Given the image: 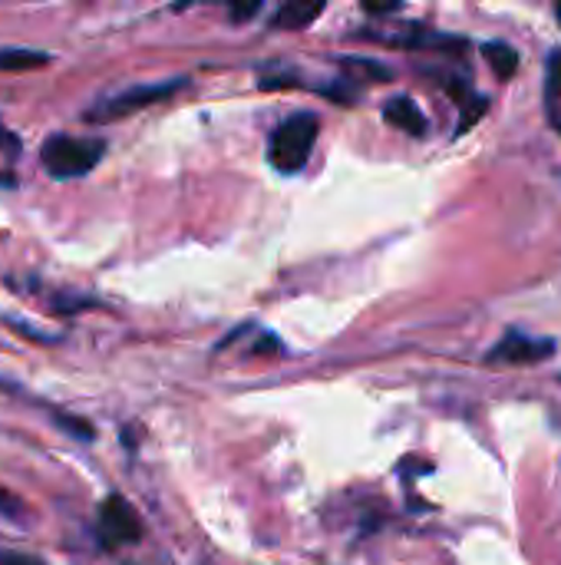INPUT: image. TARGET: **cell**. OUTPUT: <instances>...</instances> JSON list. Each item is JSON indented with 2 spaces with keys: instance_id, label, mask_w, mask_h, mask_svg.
<instances>
[{
  "instance_id": "obj_1",
  "label": "cell",
  "mask_w": 561,
  "mask_h": 565,
  "mask_svg": "<svg viewBox=\"0 0 561 565\" xmlns=\"http://www.w3.org/2000/svg\"><path fill=\"white\" fill-rule=\"evenodd\" d=\"M106 142L96 136H50L40 149V162L50 179H79L99 166Z\"/></svg>"
},
{
  "instance_id": "obj_2",
  "label": "cell",
  "mask_w": 561,
  "mask_h": 565,
  "mask_svg": "<svg viewBox=\"0 0 561 565\" xmlns=\"http://www.w3.org/2000/svg\"><path fill=\"white\" fill-rule=\"evenodd\" d=\"M317 132H321V122L314 113H298L291 119H284L274 132H271V142H268V162L291 175V172H301L314 152V142H317Z\"/></svg>"
},
{
  "instance_id": "obj_3",
  "label": "cell",
  "mask_w": 561,
  "mask_h": 565,
  "mask_svg": "<svg viewBox=\"0 0 561 565\" xmlns=\"http://www.w3.org/2000/svg\"><path fill=\"white\" fill-rule=\"evenodd\" d=\"M182 86H185V79L129 86V89H122V93H116V96L99 99V103L86 113V119H89V122H112V119L132 116V113H139V109H149V106L162 103V99H172Z\"/></svg>"
},
{
  "instance_id": "obj_4",
  "label": "cell",
  "mask_w": 561,
  "mask_h": 565,
  "mask_svg": "<svg viewBox=\"0 0 561 565\" xmlns=\"http://www.w3.org/2000/svg\"><path fill=\"white\" fill-rule=\"evenodd\" d=\"M96 533H99V543H106V546H129V543H136L142 536V526L136 520V510L122 497L112 493L99 507Z\"/></svg>"
},
{
  "instance_id": "obj_5",
  "label": "cell",
  "mask_w": 561,
  "mask_h": 565,
  "mask_svg": "<svg viewBox=\"0 0 561 565\" xmlns=\"http://www.w3.org/2000/svg\"><path fill=\"white\" fill-rule=\"evenodd\" d=\"M552 351H555V344L546 338H532L526 331H509L489 351V364H536V361H546Z\"/></svg>"
},
{
  "instance_id": "obj_6",
  "label": "cell",
  "mask_w": 561,
  "mask_h": 565,
  "mask_svg": "<svg viewBox=\"0 0 561 565\" xmlns=\"http://www.w3.org/2000/svg\"><path fill=\"white\" fill-rule=\"evenodd\" d=\"M443 86H446V93L460 103V126H456V136H463V132H470V129L486 116L489 99H486L483 93H476L473 83H470L466 76H443Z\"/></svg>"
},
{
  "instance_id": "obj_7",
  "label": "cell",
  "mask_w": 561,
  "mask_h": 565,
  "mask_svg": "<svg viewBox=\"0 0 561 565\" xmlns=\"http://www.w3.org/2000/svg\"><path fill=\"white\" fill-rule=\"evenodd\" d=\"M387 46H403V50H446V53H463L466 43L460 36H446V33H433L427 26H413L407 33H393V36H377Z\"/></svg>"
},
{
  "instance_id": "obj_8",
  "label": "cell",
  "mask_w": 561,
  "mask_h": 565,
  "mask_svg": "<svg viewBox=\"0 0 561 565\" xmlns=\"http://www.w3.org/2000/svg\"><path fill=\"white\" fill-rule=\"evenodd\" d=\"M327 0H281L271 23L278 30H308L321 13H324Z\"/></svg>"
},
{
  "instance_id": "obj_9",
  "label": "cell",
  "mask_w": 561,
  "mask_h": 565,
  "mask_svg": "<svg viewBox=\"0 0 561 565\" xmlns=\"http://www.w3.org/2000/svg\"><path fill=\"white\" fill-rule=\"evenodd\" d=\"M384 119L390 126H397L400 132H407V136H417V139L427 136V116H423V109L410 96H393L384 106Z\"/></svg>"
},
{
  "instance_id": "obj_10",
  "label": "cell",
  "mask_w": 561,
  "mask_h": 565,
  "mask_svg": "<svg viewBox=\"0 0 561 565\" xmlns=\"http://www.w3.org/2000/svg\"><path fill=\"white\" fill-rule=\"evenodd\" d=\"M43 66H50V53L43 50H20V46L0 50V73H26V70H43Z\"/></svg>"
},
{
  "instance_id": "obj_11",
  "label": "cell",
  "mask_w": 561,
  "mask_h": 565,
  "mask_svg": "<svg viewBox=\"0 0 561 565\" xmlns=\"http://www.w3.org/2000/svg\"><path fill=\"white\" fill-rule=\"evenodd\" d=\"M483 53H486V63L493 66V73L499 79H513L516 76V70H519V50H513L509 43H486Z\"/></svg>"
},
{
  "instance_id": "obj_12",
  "label": "cell",
  "mask_w": 561,
  "mask_h": 565,
  "mask_svg": "<svg viewBox=\"0 0 561 565\" xmlns=\"http://www.w3.org/2000/svg\"><path fill=\"white\" fill-rule=\"evenodd\" d=\"M341 66H344L347 79H360V83H387L393 76L384 63L360 60V56H347V60H341Z\"/></svg>"
},
{
  "instance_id": "obj_13",
  "label": "cell",
  "mask_w": 561,
  "mask_h": 565,
  "mask_svg": "<svg viewBox=\"0 0 561 565\" xmlns=\"http://www.w3.org/2000/svg\"><path fill=\"white\" fill-rule=\"evenodd\" d=\"M222 3L228 7V17H231L235 23L255 20V17L261 13V7H265V0H222Z\"/></svg>"
},
{
  "instance_id": "obj_14",
  "label": "cell",
  "mask_w": 561,
  "mask_h": 565,
  "mask_svg": "<svg viewBox=\"0 0 561 565\" xmlns=\"http://www.w3.org/2000/svg\"><path fill=\"white\" fill-rule=\"evenodd\" d=\"M546 93H549L552 103L561 96V50H555L549 56V66H546Z\"/></svg>"
},
{
  "instance_id": "obj_15",
  "label": "cell",
  "mask_w": 561,
  "mask_h": 565,
  "mask_svg": "<svg viewBox=\"0 0 561 565\" xmlns=\"http://www.w3.org/2000/svg\"><path fill=\"white\" fill-rule=\"evenodd\" d=\"M56 424L66 427L69 434H76L79 440H93V427L86 420H76V417H66V414H56Z\"/></svg>"
},
{
  "instance_id": "obj_16",
  "label": "cell",
  "mask_w": 561,
  "mask_h": 565,
  "mask_svg": "<svg viewBox=\"0 0 561 565\" xmlns=\"http://www.w3.org/2000/svg\"><path fill=\"white\" fill-rule=\"evenodd\" d=\"M400 3H403V0H360V7H364L367 13H374V17L393 13V10H400Z\"/></svg>"
},
{
  "instance_id": "obj_17",
  "label": "cell",
  "mask_w": 561,
  "mask_h": 565,
  "mask_svg": "<svg viewBox=\"0 0 561 565\" xmlns=\"http://www.w3.org/2000/svg\"><path fill=\"white\" fill-rule=\"evenodd\" d=\"M0 513L3 516H20L23 513V503L10 490H3V487H0Z\"/></svg>"
},
{
  "instance_id": "obj_18",
  "label": "cell",
  "mask_w": 561,
  "mask_h": 565,
  "mask_svg": "<svg viewBox=\"0 0 561 565\" xmlns=\"http://www.w3.org/2000/svg\"><path fill=\"white\" fill-rule=\"evenodd\" d=\"M0 565H40L30 556H20V553H0Z\"/></svg>"
},
{
  "instance_id": "obj_19",
  "label": "cell",
  "mask_w": 561,
  "mask_h": 565,
  "mask_svg": "<svg viewBox=\"0 0 561 565\" xmlns=\"http://www.w3.org/2000/svg\"><path fill=\"white\" fill-rule=\"evenodd\" d=\"M17 146H20V142H17V136H13V132H7V129H0V149H7V152L13 156V152H17Z\"/></svg>"
},
{
  "instance_id": "obj_20",
  "label": "cell",
  "mask_w": 561,
  "mask_h": 565,
  "mask_svg": "<svg viewBox=\"0 0 561 565\" xmlns=\"http://www.w3.org/2000/svg\"><path fill=\"white\" fill-rule=\"evenodd\" d=\"M555 17H559V23H561V0H555Z\"/></svg>"
},
{
  "instance_id": "obj_21",
  "label": "cell",
  "mask_w": 561,
  "mask_h": 565,
  "mask_svg": "<svg viewBox=\"0 0 561 565\" xmlns=\"http://www.w3.org/2000/svg\"><path fill=\"white\" fill-rule=\"evenodd\" d=\"M555 126H559V132H561V113H555Z\"/></svg>"
}]
</instances>
